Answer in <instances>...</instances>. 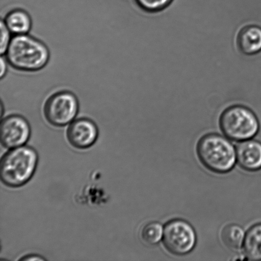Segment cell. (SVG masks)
Segmentation results:
<instances>
[{
	"label": "cell",
	"mask_w": 261,
	"mask_h": 261,
	"mask_svg": "<svg viewBox=\"0 0 261 261\" xmlns=\"http://www.w3.org/2000/svg\"><path fill=\"white\" fill-rule=\"evenodd\" d=\"M49 58L47 46L27 34L12 38L6 53L7 62L13 68L29 72L42 70L47 65Z\"/></svg>",
	"instance_id": "obj_1"
},
{
	"label": "cell",
	"mask_w": 261,
	"mask_h": 261,
	"mask_svg": "<svg viewBox=\"0 0 261 261\" xmlns=\"http://www.w3.org/2000/svg\"><path fill=\"white\" fill-rule=\"evenodd\" d=\"M38 161L37 152L28 146L9 150L0 163V176L3 183L12 188L25 185L34 175Z\"/></svg>",
	"instance_id": "obj_2"
},
{
	"label": "cell",
	"mask_w": 261,
	"mask_h": 261,
	"mask_svg": "<svg viewBox=\"0 0 261 261\" xmlns=\"http://www.w3.org/2000/svg\"><path fill=\"white\" fill-rule=\"evenodd\" d=\"M197 153L201 163L210 171L226 173L234 168L237 151L229 141L222 136H203L197 145Z\"/></svg>",
	"instance_id": "obj_3"
},
{
	"label": "cell",
	"mask_w": 261,
	"mask_h": 261,
	"mask_svg": "<svg viewBox=\"0 0 261 261\" xmlns=\"http://www.w3.org/2000/svg\"><path fill=\"white\" fill-rule=\"evenodd\" d=\"M219 126L226 137L237 142L254 138L259 132V118L249 107L235 105L222 112Z\"/></svg>",
	"instance_id": "obj_4"
},
{
	"label": "cell",
	"mask_w": 261,
	"mask_h": 261,
	"mask_svg": "<svg viewBox=\"0 0 261 261\" xmlns=\"http://www.w3.org/2000/svg\"><path fill=\"white\" fill-rule=\"evenodd\" d=\"M163 242L171 254L183 255L191 252L196 244V232L188 222L174 219L164 227Z\"/></svg>",
	"instance_id": "obj_5"
},
{
	"label": "cell",
	"mask_w": 261,
	"mask_h": 261,
	"mask_svg": "<svg viewBox=\"0 0 261 261\" xmlns=\"http://www.w3.org/2000/svg\"><path fill=\"white\" fill-rule=\"evenodd\" d=\"M79 105L75 94L69 91L54 94L46 101L44 115L47 121L55 126L70 124L78 114Z\"/></svg>",
	"instance_id": "obj_6"
},
{
	"label": "cell",
	"mask_w": 261,
	"mask_h": 261,
	"mask_svg": "<svg viewBox=\"0 0 261 261\" xmlns=\"http://www.w3.org/2000/svg\"><path fill=\"white\" fill-rule=\"evenodd\" d=\"M31 135L29 122L19 115H11L3 120L0 126L2 144L8 148L21 147Z\"/></svg>",
	"instance_id": "obj_7"
},
{
	"label": "cell",
	"mask_w": 261,
	"mask_h": 261,
	"mask_svg": "<svg viewBox=\"0 0 261 261\" xmlns=\"http://www.w3.org/2000/svg\"><path fill=\"white\" fill-rule=\"evenodd\" d=\"M98 129L93 121L88 119H79L73 121L67 130V138L73 147L86 149L96 142Z\"/></svg>",
	"instance_id": "obj_8"
},
{
	"label": "cell",
	"mask_w": 261,
	"mask_h": 261,
	"mask_svg": "<svg viewBox=\"0 0 261 261\" xmlns=\"http://www.w3.org/2000/svg\"><path fill=\"white\" fill-rule=\"evenodd\" d=\"M237 160L245 170L255 171L261 169V143L255 140L243 141L237 145Z\"/></svg>",
	"instance_id": "obj_9"
},
{
	"label": "cell",
	"mask_w": 261,
	"mask_h": 261,
	"mask_svg": "<svg viewBox=\"0 0 261 261\" xmlns=\"http://www.w3.org/2000/svg\"><path fill=\"white\" fill-rule=\"evenodd\" d=\"M237 46L243 54L254 55L261 52V27L258 25H245L237 36Z\"/></svg>",
	"instance_id": "obj_10"
},
{
	"label": "cell",
	"mask_w": 261,
	"mask_h": 261,
	"mask_svg": "<svg viewBox=\"0 0 261 261\" xmlns=\"http://www.w3.org/2000/svg\"><path fill=\"white\" fill-rule=\"evenodd\" d=\"M4 22L12 34L25 35L32 28V18L27 11L15 9L10 11L5 18Z\"/></svg>",
	"instance_id": "obj_11"
},
{
	"label": "cell",
	"mask_w": 261,
	"mask_h": 261,
	"mask_svg": "<svg viewBox=\"0 0 261 261\" xmlns=\"http://www.w3.org/2000/svg\"><path fill=\"white\" fill-rule=\"evenodd\" d=\"M242 248L248 259L261 260V223L254 225L247 232Z\"/></svg>",
	"instance_id": "obj_12"
},
{
	"label": "cell",
	"mask_w": 261,
	"mask_h": 261,
	"mask_svg": "<svg viewBox=\"0 0 261 261\" xmlns=\"http://www.w3.org/2000/svg\"><path fill=\"white\" fill-rule=\"evenodd\" d=\"M245 237L244 230L237 224L227 225L221 232L222 242L226 247L233 251L242 249Z\"/></svg>",
	"instance_id": "obj_13"
},
{
	"label": "cell",
	"mask_w": 261,
	"mask_h": 261,
	"mask_svg": "<svg viewBox=\"0 0 261 261\" xmlns=\"http://www.w3.org/2000/svg\"><path fill=\"white\" fill-rule=\"evenodd\" d=\"M163 232L162 225L157 222H151L143 227L140 237L146 245H154L162 239Z\"/></svg>",
	"instance_id": "obj_14"
},
{
	"label": "cell",
	"mask_w": 261,
	"mask_h": 261,
	"mask_svg": "<svg viewBox=\"0 0 261 261\" xmlns=\"http://www.w3.org/2000/svg\"><path fill=\"white\" fill-rule=\"evenodd\" d=\"M173 0H136L138 7L148 12L161 11L168 7Z\"/></svg>",
	"instance_id": "obj_15"
},
{
	"label": "cell",
	"mask_w": 261,
	"mask_h": 261,
	"mask_svg": "<svg viewBox=\"0 0 261 261\" xmlns=\"http://www.w3.org/2000/svg\"><path fill=\"white\" fill-rule=\"evenodd\" d=\"M11 32L8 29L4 20L1 21V43H0V53L3 56L7 53L12 38Z\"/></svg>",
	"instance_id": "obj_16"
},
{
	"label": "cell",
	"mask_w": 261,
	"mask_h": 261,
	"mask_svg": "<svg viewBox=\"0 0 261 261\" xmlns=\"http://www.w3.org/2000/svg\"><path fill=\"white\" fill-rule=\"evenodd\" d=\"M0 62H1V71H0L1 73H0V76H1V78H3L7 72V59L4 58V56H2Z\"/></svg>",
	"instance_id": "obj_17"
},
{
	"label": "cell",
	"mask_w": 261,
	"mask_h": 261,
	"mask_svg": "<svg viewBox=\"0 0 261 261\" xmlns=\"http://www.w3.org/2000/svg\"><path fill=\"white\" fill-rule=\"evenodd\" d=\"M20 260H44V258L39 256L37 255H27L24 257L22 258Z\"/></svg>",
	"instance_id": "obj_18"
}]
</instances>
